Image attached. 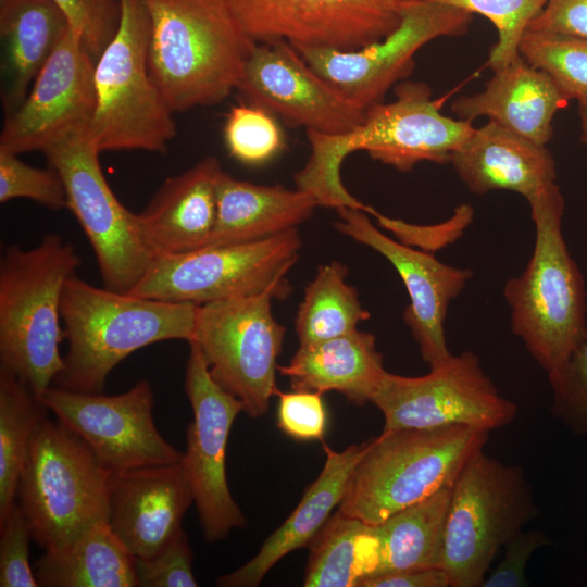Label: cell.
Listing matches in <instances>:
<instances>
[{"mask_svg": "<svg viewBox=\"0 0 587 587\" xmlns=\"http://www.w3.org/2000/svg\"><path fill=\"white\" fill-rule=\"evenodd\" d=\"M193 554L180 528L168 544L150 558H134L138 587H196Z\"/></svg>", "mask_w": 587, "mask_h": 587, "instance_id": "cell-41", "label": "cell"}, {"mask_svg": "<svg viewBox=\"0 0 587 587\" xmlns=\"http://www.w3.org/2000/svg\"><path fill=\"white\" fill-rule=\"evenodd\" d=\"M578 116L580 122V141L587 147V100L578 101Z\"/></svg>", "mask_w": 587, "mask_h": 587, "instance_id": "cell-47", "label": "cell"}, {"mask_svg": "<svg viewBox=\"0 0 587 587\" xmlns=\"http://www.w3.org/2000/svg\"><path fill=\"white\" fill-rule=\"evenodd\" d=\"M316 207L317 201L298 188L258 185L222 171L215 223L205 247L248 243L283 234L310 218Z\"/></svg>", "mask_w": 587, "mask_h": 587, "instance_id": "cell-26", "label": "cell"}, {"mask_svg": "<svg viewBox=\"0 0 587 587\" xmlns=\"http://www.w3.org/2000/svg\"><path fill=\"white\" fill-rule=\"evenodd\" d=\"M110 474L76 433L45 415L17 488L33 539L45 550H58L95 523L108 522Z\"/></svg>", "mask_w": 587, "mask_h": 587, "instance_id": "cell-7", "label": "cell"}, {"mask_svg": "<svg viewBox=\"0 0 587 587\" xmlns=\"http://www.w3.org/2000/svg\"><path fill=\"white\" fill-rule=\"evenodd\" d=\"M538 515L519 465L477 451L451 486L440 567L451 587H482L497 552Z\"/></svg>", "mask_w": 587, "mask_h": 587, "instance_id": "cell-8", "label": "cell"}, {"mask_svg": "<svg viewBox=\"0 0 587 587\" xmlns=\"http://www.w3.org/2000/svg\"><path fill=\"white\" fill-rule=\"evenodd\" d=\"M40 402L88 445L110 473L183 462L184 452L154 424V394L147 379L114 396L50 386Z\"/></svg>", "mask_w": 587, "mask_h": 587, "instance_id": "cell-16", "label": "cell"}, {"mask_svg": "<svg viewBox=\"0 0 587 587\" xmlns=\"http://www.w3.org/2000/svg\"><path fill=\"white\" fill-rule=\"evenodd\" d=\"M237 90L285 122L327 135L354 129L366 110L341 93L286 41L257 43Z\"/></svg>", "mask_w": 587, "mask_h": 587, "instance_id": "cell-18", "label": "cell"}, {"mask_svg": "<svg viewBox=\"0 0 587 587\" xmlns=\"http://www.w3.org/2000/svg\"><path fill=\"white\" fill-rule=\"evenodd\" d=\"M63 13L70 28L97 62L116 33L118 0H50Z\"/></svg>", "mask_w": 587, "mask_h": 587, "instance_id": "cell-39", "label": "cell"}, {"mask_svg": "<svg viewBox=\"0 0 587 587\" xmlns=\"http://www.w3.org/2000/svg\"><path fill=\"white\" fill-rule=\"evenodd\" d=\"M528 29L587 37V0H547Z\"/></svg>", "mask_w": 587, "mask_h": 587, "instance_id": "cell-45", "label": "cell"}, {"mask_svg": "<svg viewBox=\"0 0 587 587\" xmlns=\"http://www.w3.org/2000/svg\"><path fill=\"white\" fill-rule=\"evenodd\" d=\"M25 198L46 208H67V196L59 173L23 162L18 154L0 150V202Z\"/></svg>", "mask_w": 587, "mask_h": 587, "instance_id": "cell-38", "label": "cell"}, {"mask_svg": "<svg viewBox=\"0 0 587 587\" xmlns=\"http://www.w3.org/2000/svg\"><path fill=\"white\" fill-rule=\"evenodd\" d=\"M569 101L552 78L522 55L494 71L485 88L460 96L451 104L460 120L485 116L504 128L546 146L552 137V120Z\"/></svg>", "mask_w": 587, "mask_h": 587, "instance_id": "cell-24", "label": "cell"}, {"mask_svg": "<svg viewBox=\"0 0 587 587\" xmlns=\"http://www.w3.org/2000/svg\"><path fill=\"white\" fill-rule=\"evenodd\" d=\"M80 259L57 234L30 249L8 247L0 260V367L40 400L63 369L61 302Z\"/></svg>", "mask_w": 587, "mask_h": 587, "instance_id": "cell-5", "label": "cell"}, {"mask_svg": "<svg viewBox=\"0 0 587 587\" xmlns=\"http://www.w3.org/2000/svg\"><path fill=\"white\" fill-rule=\"evenodd\" d=\"M150 22L148 68L173 113L237 90L254 42L227 0H141Z\"/></svg>", "mask_w": 587, "mask_h": 587, "instance_id": "cell-2", "label": "cell"}, {"mask_svg": "<svg viewBox=\"0 0 587 587\" xmlns=\"http://www.w3.org/2000/svg\"><path fill=\"white\" fill-rule=\"evenodd\" d=\"M450 163L476 195L508 190L528 201L557 183L555 161L546 146L492 121L475 128L453 152Z\"/></svg>", "mask_w": 587, "mask_h": 587, "instance_id": "cell-22", "label": "cell"}, {"mask_svg": "<svg viewBox=\"0 0 587 587\" xmlns=\"http://www.w3.org/2000/svg\"><path fill=\"white\" fill-rule=\"evenodd\" d=\"M361 587H451L441 567L388 572L365 579Z\"/></svg>", "mask_w": 587, "mask_h": 587, "instance_id": "cell-46", "label": "cell"}, {"mask_svg": "<svg viewBox=\"0 0 587 587\" xmlns=\"http://www.w3.org/2000/svg\"><path fill=\"white\" fill-rule=\"evenodd\" d=\"M415 1H417V0H415Z\"/></svg>", "mask_w": 587, "mask_h": 587, "instance_id": "cell-48", "label": "cell"}, {"mask_svg": "<svg viewBox=\"0 0 587 587\" xmlns=\"http://www.w3.org/2000/svg\"><path fill=\"white\" fill-rule=\"evenodd\" d=\"M301 243L295 228L253 242L155 257L129 294L196 305L264 292L283 300Z\"/></svg>", "mask_w": 587, "mask_h": 587, "instance_id": "cell-10", "label": "cell"}, {"mask_svg": "<svg viewBox=\"0 0 587 587\" xmlns=\"http://www.w3.org/2000/svg\"><path fill=\"white\" fill-rule=\"evenodd\" d=\"M185 391L192 410L186 429L183 465L193 494L204 539H225L247 520L234 500L226 477V447L229 433L243 403L211 376L199 347L189 341Z\"/></svg>", "mask_w": 587, "mask_h": 587, "instance_id": "cell-14", "label": "cell"}, {"mask_svg": "<svg viewBox=\"0 0 587 587\" xmlns=\"http://www.w3.org/2000/svg\"><path fill=\"white\" fill-rule=\"evenodd\" d=\"M372 403L384 416L383 430L467 426L491 432L511 424L517 413L469 350L423 376L386 371Z\"/></svg>", "mask_w": 587, "mask_h": 587, "instance_id": "cell-13", "label": "cell"}, {"mask_svg": "<svg viewBox=\"0 0 587 587\" xmlns=\"http://www.w3.org/2000/svg\"><path fill=\"white\" fill-rule=\"evenodd\" d=\"M488 18L498 32L487 66L504 67L520 57V42L530 22L544 9L547 0H432Z\"/></svg>", "mask_w": 587, "mask_h": 587, "instance_id": "cell-36", "label": "cell"}, {"mask_svg": "<svg viewBox=\"0 0 587 587\" xmlns=\"http://www.w3.org/2000/svg\"><path fill=\"white\" fill-rule=\"evenodd\" d=\"M294 390L336 391L357 405L372 402L386 370L373 334H348L299 345L288 364L278 365Z\"/></svg>", "mask_w": 587, "mask_h": 587, "instance_id": "cell-27", "label": "cell"}, {"mask_svg": "<svg viewBox=\"0 0 587 587\" xmlns=\"http://www.w3.org/2000/svg\"><path fill=\"white\" fill-rule=\"evenodd\" d=\"M218 160L207 157L179 175L166 178L138 213L143 239L153 257L205 247L216 217Z\"/></svg>", "mask_w": 587, "mask_h": 587, "instance_id": "cell-23", "label": "cell"}, {"mask_svg": "<svg viewBox=\"0 0 587 587\" xmlns=\"http://www.w3.org/2000/svg\"><path fill=\"white\" fill-rule=\"evenodd\" d=\"M46 411L16 375L0 367V522L16 502L30 441Z\"/></svg>", "mask_w": 587, "mask_h": 587, "instance_id": "cell-33", "label": "cell"}, {"mask_svg": "<svg viewBox=\"0 0 587 587\" xmlns=\"http://www.w3.org/2000/svg\"><path fill=\"white\" fill-rule=\"evenodd\" d=\"M339 233L380 253L395 267L409 296L403 320L425 363L435 367L451 357L445 334L448 308L473 273L447 265L429 251L397 241L371 223L360 209L339 208Z\"/></svg>", "mask_w": 587, "mask_h": 587, "instance_id": "cell-20", "label": "cell"}, {"mask_svg": "<svg viewBox=\"0 0 587 587\" xmlns=\"http://www.w3.org/2000/svg\"><path fill=\"white\" fill-rule=\"evenodd\" d=\"M33 539L29 522L16 501L0 522V586H39L29 564V542Z\"/></svg>", "mask_w": 587, "mask_h": 587, "instance_id": "cell-40", "label": "cell"}, {"mask_svg": "<svg viewBox=\"0 0 587 587\" xmlns=\"http://www.w3.org/2000/svg\"><path fill=\"white\" fill-rule=\"evenodd\" d=\"M118 5L116 33L95 65L89 136L100 152H163L176 126L148 68L149 16L141 0H118Z\"/></svg>", "mask_w": 587, "mask_h": 587, "instance_id": "cell-9", "label": "cell"}, {"mask_svg": "<svg viewBox=\"0 0 587 587\" xmlns=\"http://www.w3.org/2000/svg\"><path fill=\"white\" fill-rule=\"evenodd\" d=\"M326 460L316 479L286 521L263 542L259 552L236 571L216 579L220 587H255L288 553L309 547L341 502L348 480L363 455L366 441L335 451L323 445Z\"/></svg>", "mask_w": 587, "mask_h": 587, "instance_id": "cell-25", "label": "cell"}, {"mask_svg": "<svg viewBox=\"0 0 587 587\" xmlns=\"http://www.w3.org/2000/svg\"><path fill=\"white\" fill-rule=\"evenodd\" d=\"M473 14L432 0H409L397 28L358 50L296 48L341 93L367 110L410 74L414 54L427 42L469 30ZM295 48V47H294Z\"/></svg>", "mask_w": 587, "mask_h": 587, "instance_id": "cell-15", "label": "cell"}, {"mask_svg": "<svg viewBox=\"0 0 587 587\" xmlns=\"http://www.w3.org/2000/svg\"><path fill=\"white\" fill-rule=\"evenodd\" d=\"M489 433L467 426L383 430L366 441L338 511L380 524L451 487L469 460L484 449Z\"/></svg>", "mask_w": 587, "mask_h": 587, "instance_id": "cell-6", "label": "cell"}, {"mask_svg": "<svg viewBox=\"0 0 587 587\" xmlns=\"http://www.w3.org/2000/svg\"><path fill=\"white\" fill-rule=\"evenodd\" d=\"M34 572L42 587H138L134 557L104 521L65 548L45 550Z\"/></svg>", "mask_w": 587, "mask_h": 587, "instance_id": "cell-29", "label": "cell"}, {"mask_svg": "<svg viewBox=\"0 0 587 587\" xmlns=\"http://www.w3.org/2000/svg\"><path fill=\"white\" fill-rule=\"evenodd\" d=\"M519 51L552 78L567 101L587 100V37L527 29Z\"/></svg>", "mask_w": 587, "mask_h": 587, "instance_id": "cell-34", "label": "cell"}, {"mask_svg": "<svg viewBox=\"0 0 587 587\" xmlns=\"http://www.w3.org/2000/svg\"><path fill=\"white\" fill-rule=\"evenodd\" d=\"M395 100L366 110L354 129L341 135L307 130L311 153L295 174L298 189L325 208H353L367 212L370 205L345 187L340 166L351 152L363 150L383 164L409 172L421 162L448 163L472 135V122L440 112V100L432 98L425 83L403 82L395 87Z\"/></svg>", "mask_w": 587, "mask_h": 587, "instance_id": "cell-1", "label": "cell"}, {"mask_svg": "<svg viewBox=\"0 0 587 587\" xmlns=\"http://www.w3.org/2000/svg\"><path fill=\"white\" fill-rule=\"evenodd\" d=\"M450 496L451 487L444 488L377 524L382 545V564L377 575L440 567Z\"/></svg>", "mask_w": 587, "mask_h": 587, "instance_id": "cell-31", "label": "cell"}, {"mask_svg": "<svg viewBox=\"0 0 587 587\" xmlns=\"http://www.w3.org/2000/svg\"><path fill=\"white\" fill-rule=\"evenodd\" d=\"M369 214L373 215L382 227L392 232L403 243L432 251V249L449 242L450 230H462L467 225L472 217V209L470 205H461L452 221L435 226L413 225L390 218L373 208Z\"/></svg>", "mask_w": 587, "mask_h": 587, "instance_id": "cell-44", "label": "cell"}, {"mask_svg": "<svg viewBox=\"0 0 587 587\" xmlns=\"http://www.w3.org/2000/svg\"><path fill=\"white\" fill-rule=\"evenodd\" d=\"M278 396L277 425L287 436L299 440L322 439L327 426V412L321 392L294 390L276 391Z\"/></svg>", "mask_w": 587, "mask_h": 587, "instance_id": "cell-42", "label": "cell"}, {"mask_svg": "<svg viewBox=\"0 0 587 587\" xmlns=\"http://www.w3.org/2000/svg\"><path fill=\"white\" fill-rule=\"evenodd\" d=\"M270 292L198 305L192 338L212 378L262 417L278 390L277 359L286 328L272 313ZM188 341V342H189Z\"/></svg>", "mask_w": 587, "mask_h": 587, "instance_id": "cell-12", "label": "cell"}, {"mask_svg": "<svg viewBox=\"0 0 587 587\" xmlns=\"http://www.w3.org/2000/svg\"><path fill=\"white\" fill-rule=\"evenodd\" d=\"M197 308L99 288L73 275L61 302L68 349L54 386L102 392L111 371L130 353L159 341H189Z\"/></svg>", "mask_w": 587, "mask_h": 587, "instance_id": "cell-3", "label": "cell"}, {"mask_svg": "<svg viewBox=\"0 0 587 587\" xmlns=\"http://www.w3.org/2000/svg\"><path fill=\"white\" fill-rule=\"evenodd\" d=\"M192 502L183 462L110 474L108 523L134 558L163 549Z\"/></svg>", "mask_w": 587, "mask_h": 587, "instance_id": "cell-21", "label": "cell"}, {"mask_svg": "<svg viewBox=\"0 0 587 587\" xmlns=\"http://www.w3.org/2000/svg\"><path fill=\"white\" fill-rule=\"evenodd\" d=\"M50 0H0L1 100L5 116L25 100L67 29Z\"/></svg>", "mask_w": 587, "mask_h": 587, "instance_id": "cell-28", "label": "cell"}, {"mask_svg": "<svg viewBox=\"0 0 587 587\" xmlns=\"http://www.w3.org/2000/svg\"><path fill=\"white\" fill-rule=\"evenodd\" d=\"M348 267L338 261L320 265L307 285L295 327L299 345L348 334L370 319L355 288L347 283Z\"/></svg>", "mask_w": 587, "mask_h": 587, "instance_id": "cell-32", "label": "cell"}, {"mask_svg": "<svg viewBox=\"0 0 587 587\" xmlns=\"http://www.w3.org/2000/svg\"><path fill=\"white\" fill-rule=\"evenodd\" d=\"M242 30L257 43L358 50L399 25L409 0H227Z\"/></svg>", "mask_w": 587, "mask_h": 587, "instance_id": "cell-17", "label": "cell"}, {"mask_svg": "<svg viewBox=\"0 0 587 587\" xmlns=\"http://www.w3.org/2000/svg\"><path fill=\"white\" fill-rule=\"evenodd\" d=\"M305 587H361L378 574L382 545L377 525L332 514L309 545Z\"/></svg>", "mask_w": 587, "mask_h": 587, "instance_id": "cell-30", "label": "cell"}, {"mask_svg": "<svg viewBox=\"0 0 587 587\" xmlns=\"http://www.w3.org/2000/svg\"><path fill=\"white\" fill-rule=\"evenodd\" d=\"M42 153L63 180L67 208L92 247L103 287L132 291L154 257L143 239L138 215L118 201L107 183L89 127L57 140Z\"/></svg>", "mask_w": 587, "mask_h": 587, "instance_id": "cell-11", "label": "cell"}, {"mask_svg": "<svg viewBox=\"0 0 587 587\" xmlns=\"http://www.w3.org/2000/svg\"><path fill=\"white\" fill-rule=\"evenodd\" d=\"M535 242L525 270L509 278L503 297L511 330L550 375L587 334L586 287L562 233L564 197L557 183L527 201Z\"/></svg>", "mask_w": 587, "mask_h": 587, "instance_id": "cell-4", "label": "cell"}, {"mask_svg": "<svg viewBox=\"0 0 587 587\" xmlns=\"http://www.w3.org/2000/svg\"><path fill=\"white\" fill-rule=\"evenodd\" d=\"M96 61L67 29L36 76L25 100L4 116L0 150L41 152L68 134L89 127L96 109Z\"/></svg>", "mask_w": 587, "mask_h": 587, "instance_id": "cell-19", "label": "cell"}, {"mask_svg": "<svg viewBox=\"0 0 587 587\" xmlns=\"http://www.w3.org/2000/svg\"><path fill=\"white\" fill-rule=\"evenodd\" d=\"M547 376L552 415L571 433L587 439V334L563 365Z\"/></svg>", "mask_w": 587, "mask_h": 587, "instance_id": "cell-37", "label": "cell"}, {"mask_svg": "<svg viewBox=\"0 0 587 587\" xmlns=\"http://www.w3.org/2000/svg\"><path fill=\"white\" fill-rule=\"evenodd\" d=\"M550 545V538L542 529H522L504 544V555L502 560L485 577L482 587L528 586L526 578L528 561L535 551Z\"/></svg>", "mask_w": 587, "mask_h": 587, "instance_id": "cell-43", "label": "cell"}, {"mask_svg": "<svg viewBox=\"0 0 587 587\" xmlns=\"http://www.w3.org/2000/svg\"><path fill=\"white\" fill-rule=\"evenodd\" d=\"M224 141L229 154L247 165L264 164L286 146L275 115L252 103L230 109L224 125Z\"/></svg>", "mask_w": 587, "mask_h": 587, "instance_id": "cell-35", "label": "cell"}]
</instances>
